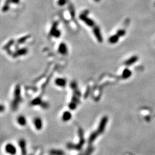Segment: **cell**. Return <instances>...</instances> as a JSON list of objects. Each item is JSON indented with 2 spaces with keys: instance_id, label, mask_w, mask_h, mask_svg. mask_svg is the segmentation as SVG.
I'll list each match as a JSON object with an SVG mask.
<instances>
[{
  "instance_id": "7a4b0ae2",
  "label": "cell",
  "mask_w": 155,
  "mask_h": 155,
  "mask_svg": "<svg viewBox=\"0 0 155 155\" xmlns=\"http://www.w3.org/2000/svg\"><path fill=\"white\" fill-rule=\"evenodd\" d=\"M5 151L6 153L10 155H15L17 153V148L11 143H8L5 147Z\"/></svg>"
},
{
  "instance_id": "2e32d148",
  "label": "cell",
  "mask_w": 155,
  "mask_h": 155,
  "mask_svg": "<svg viewBox=\"0 0 155 155\" xmlns=\"http://www.w3.org/2000/svg\"><path fill=\"white\" fill-rule=\"evenodd\" d=\"M137 58L136 56L131 57V58L129 59L126 60V62L125 63V64L126 65H127V66H129V65H131L132 64L135 63L137 61Z\"/></svg>"
},
{
  "instance_id": "e0dca14e",
  "label": "cell",
  "mask_w": 155,
  "mask_h": 155,
  "mask_svg": "<svg viewBox=\"0 0 155 155\" xmlns=\"http://www.w3.org/2000/svg\"><path fill=\"white\" fill-rule=\"evenodd\" d=\"M11 2V0H6V2H5L4 6L2 8V11L7 12L9 9V4Z\"/></svg>"
},
{
  "instance_id": "4316f807",
  "label": "cell",
  "mask_w": 155,
  "mask_h": 155,
  "mask_svg": "<svg viewBox=\"0 0 155 155\" xmlns=\"http://www.w3.org/2000/svg\"></svg>"
},
{
  "instance_id": "277c9868",
  "label": "cell",
  "mask_w": 155,
  "mask_h": 155,
  "mask_svg": "<svg viewBox=\"0 0 155 155\" xmlns=\"http://www.w3.org/2000/svg\"><path fill=\"white\" fill-rule=\"evenodd\" d=\"M19 144L20 147L22 155H27V143L26 141L24 139H20L19 141Z\"/></svg>"
},
{
  "instance_id": "8992f818",
  "label": "cell",
  "mask_w": 155,
  "mask_h": 155,
  "mask_svg": "<svg viewBox=\"0 0 155 155\" xmlns=\"http://www.w3.org/2000/svg\"><path fill=\"white\" fill-rule=\"evenodd\" d=\"M15 97L16 99L14 101V102L13 103V107H16L17 105H18V102H19V99L20 98V88L19 86H17L15 89Z\"/></svg>"
},
{
  "instance_id": "ba28073f",
  "label": "cell",
  "mask_w": 155,
  "mask_h": 155,
  "mask_svg": "<svg viewBox=\"0 0 155 155\" xmlns=\"http://www.w3.org/2000/svg\"><path fill=\"white\" fill-rule=\"evenodd\" d=\"M93 32H94V34L96 38H97L98 41L100 43L102 42V35H101V32H100L99 28L98 27H95L94 28Z\"/></svg>"
},
{
  "instance_id": "cb8c5ba5",
  "label": "cell",
  "mask_w": 155,
  "mask_h": 155,
  "mask_svg": "<svg viewBox=\"0 0 155 155\" xmlns=\"http://www.w3.org/2000/svg\"><path fill=\"white\" fill-rule=\"evenodd\" d=\"M27 53V49H22L21 50L19 51V54L21 55H24Z\"/></svg>"
},
{
  "instance_id": "7402d4cb",
  "label": "cell",
  "mask_w": 155,
  "mask_h": 155,
  "mask_svg": "<svg viewBox=\"0 0 155 155\" xmlns=\"http://www.w3.org/2000/svg\"><path fill=\"white\" fill-rule=\"evenodd\" d=\"M52 35L55 37H59L60 36V31L56 29V31H55L54 32H53V33L52 34Z\"/></svg>"
},
{
  "instance_id": "d4e9b609",
  "label": "cell",
  "mask_w": 155,
  "mask_h": 155,
  "mask_svg": "<svg viewBox=\"0 0 155 155\" xmlns=\"http://www.w3.org/2000/svg\"><path fill=\"white\" fill-rule=\"evenodd\" d=\"M12 3L15 4H17L20 2V0H11Z\"/></svg>"
},
{
  "instance_id": "44dd1931",
  "label": "cell",
  "mask_w": 155,
  "mask_h": 155,
  "mask_svg": "<svg viewBox=\"0 0 155 155\" xmlns=\"http://www.w3.org/2000/svg\"><path fill=\"white\" fill-rule=\"evenodd\" d=\"M117 35H118L119 37H121V36H123L125 35V31L123 29H120L117 32Z\"/></svg>"
},
{
  "instance_id": "6da1fadb",
  "label": "cell",
  "mask_w": 155,
  "mask_h": 155,
  "mask_svg": "<svg viewBox=\"0 0 155 155\" xmlns=\"http://www.w3.org/2000/svg\"><path fill=\"white\" fill-rule=\"evenodd\" d=\"M86 14H84V13L80 14L79 16V19L83 21L87 25L89 26V27H94L95 25V23L92 20H91L86 16Z\"/></svg>"
},
{
  "instance_id": "52a82bcc",
  "label": "cell",
  "mask_w": 155,
  "mask_h": 155,
  "mask_svg": "<svg viewBox=\"0 0 155 155\" xmlns=\"http://www.w3.org/2000/svg\"><path fill=\"white\" fill-rule=\"evenodd\" d=\"M58 51L60 53L63 55L67 54L68 53V48H67L66 44L65 43H61L60 44L58 48Z\"/></svg>"
},
{
  "instance_id": "5bb4252c",
  "label": "cell",
  "mask_w": 155,
  "mask_h": 155,
  "mask_svg": "<svg viewBox=\"0 0 155 155\" xmlns=\"http://www.w3.org/2000/svg\"><path fill=\"white\" fill-rule=\"evenodd\" d=\"M50 154L52 155H65L63 151L59 149H52L50 151Z\"/></svg>"
},
{
  "instance_id": "5b68a950",
  "label": "cell",
  "mask_w": 155,
  "mask_h": 155,
  "mask_svg": "<svg viewBox=\"0 0 155 155\" xmlns=\"http://www.w3.org/2000/svg\"><path fill=\"white\" fill-rule=\"evenodd\" d=\"M33 123L35 128L37 131H40L42 129L43 123V121L40 117H36L33 120Z\"/></svg>"
},
{
  "instance_id": "8fae6325",
  "label": "cell",
  "mask_w": 155,
  "mask_h": 155,
  "mask_svg": "<svg viewBox=\"0 0 155 155\" xmlns=\"http://www.w3.org/2000/svg\"><path fill=\"white\" fill-rule=\"evenodd\" d=\"M17 121V123L20 125L21 126H25L26 124H27V119H26V118L24 115H20V116L18 117Z\"/></svg>"
},
{
  "instance_id": "484cf974",
  "label": "cell",
  "mask_w": 155,
  "mask_h": 155,
  "mask_svg": "<svg viewBox=\"0 0 155 155\" xmlns=\"http://www.w3.org/2000/svg\"><path fill=\"white\" fill-rule=\"evenodd\" d=\"M94 1H95V2H99V1H100V0H94Z\"/></svg>"
},
{
  "instance_id": "30bf717a",
  "label": "cell",
  "mask_w": 155,
  "mask_h": 155,
  "mask_svg": "<svg viewBox=\"0 0 155 155\" xmlns=\"http://www.w3.org/2000/svg\"><path fill=\"white\" fill-rule=\"evenodd\" d=\"M72 118V114L68 111H66L63 113L62 115V119L64 122H67V121H70Z\"/></svg>"
},
{
  "instance_id": "7c38bea8",
  "label": "cell",
  "mask_w": 155,
  "mask_h": 155,
  "mask_svg": "<svg viewBox=\"0 0 155 155\" xmlns=\"http://www.w3.org/2000/svg\"><path fill=\"white\" fill-rule=\"evenodd\" d=\"M55 82L57 86L60 87H64L66 85V80L64 78H57Z\"/></svg>"
},
{
  "instance_id": "4fadbf2b",
  "label": "cell",
  "mask_w": 155,
  "mask_h": 155,
  "mask_svg": "<svg viewBox=\"0 0 155 155\" xmlns=\"http://www.w3.org/2000/svg\"><path fill=\"white\" fill-rule=\"evenodd\" d=\"M118 40H119V36L117 35H115L111 36L109 39V41L111 44H115L118 42Z\"/></svg>"
},
{
  "instance_id": "9a60e30c",
  "label": "cell",
  "mask_w": 155,
  "mask_h": 155,
  "mask_svg": "<svg viewBox=\"0 0 155 155\" xmlns=\"http://www.w3.org/2000/svg\"><path fill=\"white\" fill-rule=\"evenodd\" d=\"M131 75V72L128 69H125L122 72V77L124 79H127L129 78Z\"/></svg>"
},
{
  "instance_id": "9c48e42d",
  "label": "cell",
  "mask_w": 155,
  "mask_h": 155,
  "mask_svg": "<svg viewBox=\"0 0 155 155\" xmlns=\"http://www.w3.org/2000/svg\"><path fill=\"white\" fill-rule=\"evenodd\" d=\"M100 134L98 132V131H95L92 132L90 135V136L89 139H88V145H92V143L95 140V139H97L98 136Z\"/></svg>"
},
{
  "instance_id": "ac0fdd59",
  "label": "cell",
  "mask_w": 155,
  "mask_h": 155,
  "mask_svg": "<svg viewBox=\"0 0 155 155\" xmlns=\"http://www.w3.org/2000/svg\"><path fill=\"white\" fill-rule=\"evenodd\" d=\"M94 150V147H92V145H89L88 146V148L86 151L85 153H84V155H91V154L92 153Z\"/></svg>"
},
{
  "instance_id": "ffe728a7",
  "label": "cell",
  "mask_w": 155,
  "mask_h": 155,
  "mask_svg": "<svg viewBox=\"0 0 155 155\" xmlns=\"http://www.w3.org/2000/svg\"><path fill=\"white\" fill-rule=\"evenodd\" d=\"M41 100L39 98H36L33 100L32 102V104L33 105H39L41 103Z\"/></svg>"
},
{
  "instance_id": "d6986e66",
  "label": "cell",
  "mask_w": 155,
  "mask_h": 155,
  "mask_svg": "<svg viewBox=\"0 0 155 155\" xmlns=\"http://www.w3.org/2000/svg\"><path fill=\"white\" fill-rule=\"evenodd\" d=\"M69 107L71 110H75L76 107V103L74 102H71L69 105Z\"/></svg>"
},
{
  "instance_id": "603a6c76",
  "label": "cell",
  "mask_w": 155,
  "mask_h": 155,
  "mask_svg": "<svg viewBox=\"0 0 155 155\" xmlns=\"http://www.w3.org/2000/svg\"><path fill=\"white\" fill-rule=\"evenodd\" d=\"M67 2V0H58V4L59 6H63L65 4H66Z\"/></svg>"
},
{
  "instance_id": "3957f363",
  "label": "cell",
  "mask_w": 155,
  "mask_h": 155,
  "mask_svg": "<svg viewBox=\"0 0 155 155\" xmlns=\"http://www.w3.org/2000/svg\"><path fill=\"white\" fill-rule=\"evenodd\" d=\"M108 121V118L107 117L105 116L102 118L101 121H100V123L99 124L98 128V132L99 134H102L103 132L104 131L105 129V127H106L107 122Z\"/></svg>"
}]
</instances>
